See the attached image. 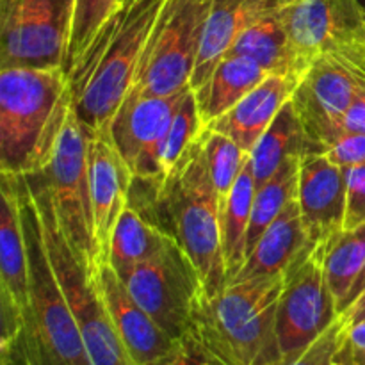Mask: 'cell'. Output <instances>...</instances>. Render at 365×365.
I'll return each mask as SVG.
<instances>
[{
    "label": "cell",
    "mask_w": 365,
    "mask_h": 365,
    "mask_svg": "<svg viewBox=\"0 0 365 365\" xmlns=\"http://www.w3.org/2000/svg\"><path fill=\"white\" fill-rule=\"evenodd\" d=\"M346 328V317L339 316L323 335L307 346L298 355L277 362L274 365H341L337 362V349L341 344L342 331Z\"/></svg>",
    "instance_id": "32"
},
{
    "label": "cell",
    "mask_w": 365,
    "mask_h": 365,
    "mask_svg": "<svg viewBox=\"0 0 365 365\" xmlns=\"http://www.w3.org/2000/svg\"><path fill=\"white\" fill-rule=\"evenodd\" d=\"M346 214L344 230L365 225V164L346 170Z\"/></svg>",
    "instance_id": "33"
},
{
    "label": "cell",
    "mask_w": 365,
    "mask_h": 365,
    "mask_svg": "<svg viewBox=\"0 0 365 365\" xmlns=\"http://www.w3.org/2000/svg\"><path fill=\"white\" fill-rule=\"evenodd\" d=\"M29 259V309L24 337L29 365H93L77 321L56 277L34 196L25 177H16Z\"/></svg>",
    "instance_id": "5"
},
{
    "label": "cell",
    "mask_w": 365,
    "mask_h": 365,
    "mask_svg": "<svg viewBox=\"0 0 365 365\" xmlns=\"http://www.w3.org/2000/svg\"><path fill=\"white\" fill-rule=\"evenodd\" d=\"M0 296L21 314L29 309V259L16 177L2 173L0 184Z\"/></svg>",
    "instance_id": "19"
},
{
    "label": "cell",
    "mask_w": 365,
    "mask_h": 365,
    "mask_svg": "<svg viewBox=\"0 0 365 365\" xmlns=\"http://www.w3.org/2000/svg\"><path fill=\"white\" fill-rule=\"evenodd\" d=\"M191 88L166 96L128 93L109 127L118 155L132 178H164L159 150L178 106Z\"/></svg>",
    "instance_id": "14"
},
{
    "label": "cell",
    "mask_w": 365,
    "mask_h": 365,
    "mask_svg": "<svg viewBox=\"0 0 365 365\" xmlns=\"http://www.w3.org/2000/svg\"><path fill=\"white\" fill-rule=\"evenodd\" d=\"M365 84V75L335 57H317L292 95L310 152H327L344 130L342 120Z\"/></svg>",
    "instance_id": "13"
},
{
    "label": "cell",
    "mask_w": 365,
    "mask_h": 365,
    "mask_svg": "<svg viewBox=\"0 0 365 365\" xmlns=\"http://www.w3.org/2000/svg\"><path fill=\"white\" fill-rule=\"evenodd\" d=\"M25 180L38 207L50 262L77 321L89 360L93 365H132L130 356L110 319L109 310L100 296L95 274L89 273L78 262L73 248L61 230L45 182L38 173L25 175Z\"/></svg>",
    "instance_id": "6"
},
{
    "label": "cell",
    "mask_w": 365,
    "mask_h": 365,
    "mask_svg": "<svg viewBox=\"0 0 365 365\" xmlns=\"http://www.w3.org/2000/svg\"><path fill=\"white\" fill-rule=\"evenodd\" d=\"M278 2L280 0H210L191 89L200 88L220 61L230 52L237 36Z\"/></svg>",
    "instance_id": "21"
},
{
    "label": "cell",
    "mask_w": 365,
    "mask_h": 365,
    "mask_svg": "<svg viewBox=\"0 0 365 365\" xmlns=\"http://www.w3.org/2000/svg\"><path fill=\"white\" fill-rule=\"evenodd\" d=\"M120 2H123V0H120Z\"/></svg>",
    "instance_id": "41"
},
{
    "label": "cell",
    "mask_w": 365,
    "mask_h": 365,
    "mask_svg": "<svg viewBox=\"0 0 365 365\" xmlns=\"http://www.w3.org/2000/svg\"><path fill=\"white\" fill-rule=\"evenodd\" d=\"M346 189L344 168L319 152H309L302 157L296 200L307 239L314 248L344 230Z\"/></svg>",
    "instance_id": "16"
},
{
    "label": "cell",
    "mask_w": 365,
    "mask_h": 365,
    "mask_svg": "<svg viewBox=\"0 0 365 365\" xmlns=\"http://www.w3.org/2000/svg\"><path fill=\"white\" fill-rule=\"evenodd\" d=\"M132 192L146 196L143 216L163 228L187 253L202 282L203 298L228 287L221 239V212L207 168L202 134L164 178H132Z\"/></svg>",
    "instance_id": "1"
},
{
    "label": "cell",
    "mask_w": 365,
    "mask_h": 365,
    "mask_svg": "<svg viewBox=\"0 0 365 365\" xmlns=\"http://www.w3.org/2000/svg\"><path fill=\"white\" fill-rule=\"evenodd\" d=\"M342 127H344L346 132L365 135V84L359 89L348 113L344 114Z\"/></svg>",
    "instance_id": "37"
},
{
    "label": "cell",
    "mask_w": 365,
    "mask_h": 365,
    "mask_svg": "<svg viewBox=\"0 0 365 365\" xmlns=\"http://www.w3.org/2000/svg\"><path fill=\"white\" fill-rule=\"evenodd\" d=\"M364 291H365V267H364L362 274H360V278H359V280H356V284H355V287H353L351 294H349V299H348V305H346V310H348L349 307H351V303L355 302V299L359 298V296L362 294ZM346 310H344V312H346Z\"/></svg>",
    "instance_id": "39"
},
{
    "label": "cell",
    "mask_w": 365,
    "mask_h": 365,
    "mask_svg": "<svg viewBox=\"0 0 365 365\" xmlns=\"http://www.w3.org/2000/svg\"><path fill=\"white\" fill-rule=\"evenodd\" d=\"M73 0H0V68L66 70Z\"/></svg>",
    "instance_id": "10"
},
{
    "label": "cell",
    "mask_w": 365,
    "mask_h": 365,
    "mask_svg": "<svg viewBox=\"0 0 365 365\" xmlns=\"http://www.w3.org/2000/svg\"><path fill=\"white\" fill-rule=\"evenodd\" d=\"M309 152V139L291 98L250 152V168L257 187L266 184L287 160Z\"/></svg>",
    "instance_id": "24"
},
{
    "label": "cell",
    "mask_w": 365,
    "mask_h": 365,
    "mask_svg": "<svg viewBox=\"0 0 365 365\" xmlns=\"http://www.w3.org/2000/svg\"><path fill=\"white\" fill-rule=\"evenodd\" d=\"M146 365H221L196 341L195 335L191 331H187L185 335H182L180 339H177L173 348L166 353V355L159 356L153 362Z\"/></svg>",
    "instance_id": "34"
},
{
    "label": "cell",
    "mask_w": 365,
    "mask_h": 365,
    "mask_svg": "<svg viewBox=\"0 0 365 365\" xmlns=\"http://www.w3.org/2000/svg\"><path fill=\"white\" fill-rule=\"evenodd\" d=\"M210 0H166L146 41L130 93L166 96L191 88Z\"/></svg>",
    "instance_id": "8"
},
{
    "label": "cell",
    "mask_w": 365,
    "mask_h": 365,
    "mask_svg": "<svg viewBox=\"0 0 365 365\" xmlns=\"http://www.w3.org/2000/svg\"><path fill=\"white\" fill-rule=\"evenodd\" d=\"M269 77L266 70L253 59L237 53H227L210 77L195 91L202 127L227 114L242 96Z\"/></svg>",
    "instance_id": "23"
},
{
    "label": "cell",
    "mask_w": 365,
    "mask_h": 365,
    "mask_svg": "<svg viewBox=\"0 0 365 365\" xmlns=\"http://www.w3.org/2000/svg\"><path fill=\"white\" fill-rule=\"evenodd\" d=\"M255 192L257 182L253 178L248 159L245 170L241 171L237 182H235L234 191H232L227 209H225L223 217H221V239H223V253L225 262H227L228 280H232L241 271V267L245 266L246 235H248L250 220H252Z\"/></svg>",
    "instance_id": "27"
},
{
    "label": "cell",
    "mask_w": 365,
    "mask_h": 365,
    "mask_svg": "<svg viewBox=\"0 0 365 365\" xmlns=\"http://www.w3.org/2000/svg\"><path fill=\"white\" fill-rule=\"evenodd\" d=\"M359 4H360V6H362V9L365 11V0H359Z\"/></svg>",
    "instance_id": "40"
},
{
    "label": "cell",
    "mask_w": 365,
    "mask_h": 365,
    "mask_svg": "<svg viewBox=\"0 0 365 365\" xmlns=\"http://www.w3.org/2000/svg\"><path fill=\"white\" fill-rule=\"evenodd\" d=\"M120 278L135 302L170 337L180 339L187 334L192 310L202 296V282L187 253L173 237L159 253Z\"/></svg>",
    "instance_id": "12"
},
{
    "label": "cell",
    "mask_w": 365,
    "mask_h": 365,
    "mask_svg": "<svg viewBox=\"0 0 365 365\" xmlns=\"http://www.w3.org/2000/svg\"><path fill=\"white\" fill-rule=\"evenodd\" d=\"M170 239L171 235L146 220L138 209L128 203L114 228L109 264L118 274L127 273L139 262L159 253Z\"/></svg>",
    "instance_id": "25"
},
{
    "label": "cell",
    "mask_w": 365,
    "mask_h": 365,
    "mask_svg": "<svg viewBox=\"0 0 365 365\" xmlns=\"http://www.w3.org/2000/svg\"><path fill=\"white\" fill-rule=\"evenodd\" d=\"M323 260L324 245H319L307 250L285 273L274 323L278 362L303 351L341 316Z\"/></svg>",
    "instance_id": "11"
},
{
    "label": "cell",
    "mask_w": 365,
    "mask_h": 365,
    "mask_svg": "<svg viewBox=\"0 0 365 365\" xmlns=\"http://www.w3.org/2000/svg\"><path fill=\"white\" fill-rule=\"evenodd\" d=\"M282 2V0H280ZM280 2L248 25L228 53L245 56L259 63L269 75L303 78L310 64L296 52L280 18Z\"/></svg>",
    "instance_id": "22"
},
{
    "label": "cell",
    "mask_w": 365,
    "mask_h": 365,
    "mask_svg": "<svg viewBox=\"0 0 365 365\" xmlns=\"http://www.w3.org/2000/svg\"><path fill=\"white\" fill-rule=\"evenodd\" d=\"M324 155L335 163L337 166L355 168L365 164V135L353 134V132H342L334 143L327 148Z\"/></svg>",
    "instance_id": "35"
},
{
    "label": "cell",
    "mask_w": 365,
    "mask_h": 365,
    "mask_svg": "<svg viewBox=\"0 0 365 365\" xmlns=\"http://www.w3.org/2000/svg\"><path fill=\"white\" fill-rule=\"evenodd\" d=\"M299 82V77L269 75L207 128L228 135L250 153L282 107L292 98Z\"/></svg>",
    "instance_id": "18"
},
{
    "label": "cell",
    "mask_w": 365,
    "mask_h": 365,
    "mask_svg": "<svg viewBox=\"0 0 365 365\" xmlns=\"http://www.w3.org/2000/svg\"><path fill=\"white\" fill-rule=\"evenodd\" d=\"M71 109L64 68H0V170L39 173L52 157Z\"/></svg>",
    "instance_id": "3"
},
{
    "label": "cell",
    "mask_w": 365,
    "mask_h": 365,
    "mask_svg": "<svg viewBox=\"0 0 365 365\" xmlns=\"http://www.w3.org/2000/svg\"><path fill=\"white\" fill-rule=\"evenodd\" d=\"M202 120L198 114V106H196L195 91H189L182 103L178 106L170 127H168L166 135L163 139V145L159 150V168L160 175L166 177L175 164L180 160L185 150L191 146V143L202 134Z\"/></svg>",
    "instance_id": "30"
},
{
    "label": "cell",
    "mask_w": 365,
    "mask_h": 365,
    "mask_svg": "<svg viewBox=\"0 0 365 365\" xmlns=\"http://www.w3.org/2000/svg\"><path fill=\"white\" fill-rule=\"evenodd\" d=\"M130 184L132 175L118 155L109 130L89 132V192L98 266L109 264L114 228L130 203Z\"/></svg>",
    "instance_id": "15"
},
{
    "label": "cell",
    "mask_w": 365,
    "mask_h": 365,
    "mask_svg": "<svg viewBox=\"0 0 365 365\" xmlns=\"http://www.w3.org/2000/svg\"><path fill=\"white\" fill-rule=\"evenodd\" d=\"M166 0H123L68 70L71 106L89 132L109 130L130 93L146 41Z\"/></svg>",
    "instance_id": "2"
},
{
    "label": "cell",
    "mask_w": 365,
    "mask_h": 365,
    "mask_svg": "<svg viewBox=\"0 0 365 365\" xmlns=\"http://www.w3.org/2000/svg\"><path fill=\"white\" fill-rule=\"evenodd\" d=\"M93 274L132 365H146L166 355L177 339L170 337L135 302L114 267L102 264Z\"/></svg>",
    "instance_id": "17"
},
{
    "label": "cell",
    "mask_w": 365,
    "mask_h": 365,
    "mask_svg": "<svg viewBox=\"0 0 365 365\" xmlns=\"http://www.w3.org/2000/svg\"><path fill=\"white\" fill-rule=\"evenodd\" d=\"M309 248L298 200H292L259 239L232 282H248L285 274Z\"/></svg>",
    "instance_id": "20"
},
{
    "label": "cell",
    "mask_w": 365,
    "mask_h": 365,
    "mask_svg": "<svg viewBox=\"0 0 365 365\" xmlns=\"http://www.w3.org/2000/svg\"><path fill=\"white\" fill-rule=\"evenodd\" d=\"M278 11L307 63L330 56L365 75V11L359 0H282Z\"/></svg>",
    "instance_id": "9"
},
{
    "label": "cell",
    "mask_w": 365,
    "mask_h": 365,
    "mask_svg": "<svg viewBox=\"0 0 365 365\" xmlns=\"http://www.w3.org/2000/svg\"><path fill=\"white\" fill-rule=\"evenodd\" d=\"M202 139L210 182H212V187L216 191L220 212L223 217L235 182H237L241 171L245 170L250 153L242 150L234 139L221 134V132L212 130V128H203Z\"/></svg>",
    "instance_id": "29"
},
{
    "label": "cell",
    "mask_w": 365,
    "mask_h": 365,
    "mask_svg": "<svg viewBox=\"0 0 365 365\" xmlns=\"http://www.w3.org/2000/svg\"><path fill=\"white\" fill-rule=\"evenodd\" d=\"M120 0H73L70 39L66 52V71L91 45L96 32L120 7Z\"/></svg>",
    "instance_id": "31"
},
{
    "label": "cell",
    "mask_w": 365,
    "mask_h": 365,
    "mask_svg": "<svg viewBox=\"0 0 365 365\" xmlns=\"http://www.w3.org/2000/svg\"><path fill=\"white\" fill-rule=\"evenodd\" d=\"M302 157L287 160L266 184L257 187L253 200L252 220H250L248 235H246V257L252 253L264 232L271 227L282 210L296 200L298 195V175Z\"/></svg>",
    "instance_id": "28"
},
{
    "label": "cell",
    "mask_w": 365,
    "mask_h": 365,
    "mask_svg": "<svg viewBox=\"0 0 365 365\" xmlns=\"http://www.w3.org/2000/svg\"><path fill=\"white\" fill-rule=\"evenodd\" d=\"M323 264L339 314H342L365 267V225L353 230H341L324 242Z\"/></svg>",
    "instance_id": "26"
},
{
    "label": "cell",
    "mask_w": 365,
    "mask_h": 365,
    "mask_svg": "<svg viewBox=\"0 0 365 365\" xmlns=\"http://www.w3.org/2000/svg\"><path fill=\"white\" fill-rule=\"evenodd\" d=\"M38 175L48 189L61 230L78 262L89 273H95L98 264L89 192V130L81 123L73 106L64 120L48 164Z\"/></svg>",
    "instance_id": "7"
},
{
    "label": "cell",
    "mask_w": 365,
    "mask_h": 365,
    "mask_svg": "<svg viewBox=\"0 0 365 365\" xmlns=\"http://www.w3.org/2000/svg\"><path fill=\"white\" fill-rule=\"evenodd\" d=\"M337 362L341 365H365V319L355 323L346 321L337 349Z\"/></svg>",
    "instance_id": "36"
},
{
    "label": "cell",
    "mask_w": 365,
    "mask_h": 365,
    "mask_svg": "<svg viewBox=\"0 0 365 365\" xmlns=\"http://www.w3.org/2000/svg\"><path fill=\"white\" fill-rule=\"evenodd\" d=\"M342 316L346 317L348 323H355V321L365 319V291L351 303V307H349L346 312H342Z\"/></svg>",
    "instance_id": "38"
},
{
    "label": "cell",
    "mask_w": 365,
    "mask_h": 365,
    "mask_svg": "<svg viewBox=\"0 0 365 365\" xmlns=\"http://www.w3.org/2000/svg\"><path fill=\"white\" fill-rule=\"evenodd\" d=\"M284 284L285 274H278L232 282L214 298L200 296L189 331L221 365H274V323Z\"/></svg>",
    "instance_id": "4"
}]
</instances>
